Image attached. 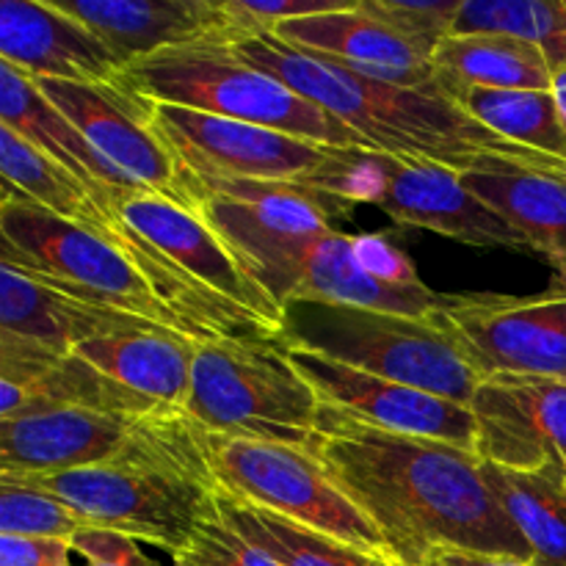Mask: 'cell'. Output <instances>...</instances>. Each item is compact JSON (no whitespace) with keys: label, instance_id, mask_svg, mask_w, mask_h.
<instances>
[{"label":"cell","instance_id":"cell-12","mask_svg":"<svg viewBox=\"0 0 566 566\" xmlns=\"http://www.w3.org/2000/svg\"><path fill=\"white\" fill-rule=\"evenodd\" d=\"M33 83L127 180L193 210L186 166L155 133L147 99L136 97L119 83H81L59 77H33Z\"/></svg>","mask_w":566,"mask_h":566},{"label":"cell","instance_id":"cell-13","mask_svg":"<svg viewBox=\"0 0 566 566\" xmlns=\"http://www.w3.org/2000/svg\"><path fill=\"white\" fill-rule=\"evenodd\" d=\"M153 127L186 171L210 180L296 182L329 160L335 147L304 142L271 127L221 119L177 105H155Z\"/></svg>","mask_w":566,"mask_h":566},{"label":"cell","instance_id":"cell-20","mask_svg":"<svg viewBox=\"0 0 566 566\" xmlns=\"http://www.w3.org/2000/svg\"><path fill=\"white\" fill-rule=\"evenodd\" d=\"M59 6L108 44L122 70L160 50L241 39L227 0H61Z\"/></svg>","mask_w":566,"mask_h":566},{"label":"cell","instance_id":"cell-25","mask_svg":"<svg viewBox=\"0 0 566 566\" xmlns=\"http://www.w3.org/2000/svg\"><path fill=\"white\" fill-rule=\"evenodd\" d=\"M197 346L180 332L142 329L88 340L75 354L155 407L182 412L191 392Z\"/></svg>","mask_w":566,"mask_h":566},{"label":"cell","instance_id":"cell-15","mask_svg":"<svg viewBox=\"0 0 566 566\" xmlns=\"http://www.w3.org/2000/svg\"><path fill=\"white\" fill-rule=\"evenodd\" d=\"M122 224L149 243L186 280L282 332V307L265 293L224 238L197 213L153 191H133L116 205Z\"/></svg>","mask_w":566,"mask_h":566},{"label":"cell","instance_id":"cell-30","mask_svg":"<svg viewBox=\"0 0 566 566\" xmlns=\"http://www.w3.org/2000/svg\"><path fill=\"white\" fill-rule=\"evenodd\" d=\"M484 464L492 495L531 547V566H566V486L534 473Z\"/></svg>","mask_w":566,"mask_h":566},{"label":"cell","instance_id":"cell-17","mask_svg":"<svg viewBox=\"0 0 566 566\" xmlns=\"http://www.w3.org/2000/svg\"><path fill=\"white\" fill-rule=\"evenodd\" d=\"M53 409H92L130 418L169 412L127 390L75 352H55L0 332V420Z\"/></svg>","mask_w":566,"mask_h":566},{"label":"cell","instance_id":"cell-4","mask_svg":"<svg viewBox=\"0 0 566 566\" xmlns=\"http://www.w3.org/2000/svg\"><path fill=\"white\" fill-rule=\"evenodd\" d=\"M59 497L92 528L119 531L169 556L216 514V475L205 459L127 457L55 475H3Z\"/></svg>","mask_w":566,"mask_h":566},{"label":"cell","instance_id":"cell-37","mask_svg":"<svg viewBox=\"0 0 566 566\" xmlns=\"http://www.w3.org/2000/svg\"><path fill=\"white\" fill-rule=\"evenodd\" d=\"M75 551L64 539H31L0 534V566H75Z\"/></svg>","mask_w":566,"mask_h":566},{"label":"cell","instance_id":"cell-34","mask_svg":"<svg viewBox=\"0 0 566 566\" xmlns=\"http://www.w3.org/2000/svg\"><path fill=\"white\" fill-rule=\"evenodd\" d=\"M171 562L175 566H280L260 547L243 539L232 525H227L219 509L213 517L205 520L191 545L171 556Z\"/></svg>","mask_w":566,"mask_h":566},{"label":"cell","instance_id":"cell-14","mask_svg":"<svg viewBox=\"0 0 566 566\" xmlns=\"http://www.w3.org/2000/svg\"><path fill=\"white\" fill-rule=\"evenodd\" d=\"M475 457L566 486V381L531 376L481 379L470 398Z\"/></svg>","mask_w":566,"mask_h":566},{"label":"cell","instance_id":"cell-5","mask_svg":"<svg viewBox=\"0 0 566 566\" xmlns=\"http://www.w3.org/2000/svg\"><path fill=\"white\" fill-rule=\"evenodd\" d=\"M318 409V392L293 368L280 337L197 346L182 412L205 434L249 437L307 451Z\"/></svg>","mask_w":566,"mask_h":566},{"label":"cell","instance_id":"cell-36","mask_svg":"<svg viewBox=\"0 0 566 566\" xmlns=\"http://www.w3.org/2000/svg\"><path fill=\"white\" fill-rule=\"evenodd\" d=\"M75 556L86 558L94 566H158L147 553L138 547L133 536L119 534V531L105 528H83L70 539Z\"/></svg>","mask_w":566,"mask_h":566},{"label":"cell","instance_id":"cell-32","mask_svg":"<svg viewBox=\"0 0 566 566\" xmlns=\"http://www.w3.org/2000/svg\"><path fill=\"white\" fill-rule=\"evenodd\" d=\"M83 528H88L83 517H77L59 497L0 475V534L3 536L70 542Z\"/></svg>","mask_w":566,"mask_h":566},{"label":"cell","instance_id":"cell-40","mask_svg":"<svg viewBox=\"0 0 566 566\" xmlns=\"http://www.w3.org/2000/svg\"><path fill=\"white\" fill-rule=\"evenodd\" d=\"M86 566H94V564H86Z\"/></svg>","mask_w":566,"mask_h":566},{"label":"cell","instance_id":"cell-21","mask_svg":"<svg viewBox=\"0 0 566 566\" xmlns=\"http://www.w3.org/2000/svg\"><path fill=\"white\" fill-rule=\"evenodd\" d=\"M0 61L28 77L116 83L122 64L108 44L55 0L0 3Z\"/></svg>","mask_w":566,"mask_h":566},{"label":"cell","instance_id":"cell-18","mask_svg":"<svg viewBox=\"0 0 566 566\" xmlns=\"http://www.w3.org/2000/svg\"><path fill=\"white\" fill-rule=\"evenodd\" d=\"M462 182L525 235L553 269V291H566V160L481 155Z\"/></svg>","mask_w":566,"mask_h":566},{"label":"cell","instance_id":"cell-35","mask_svg":"<svg viewBox=\"0 0 566 566\" xmlns=\"http://www.w3.org/2000/svg\"><path fill=\"white\" fill-rule=\"evenodd\" d=\"M354 254H357L359 265H363L376 282H381V285L409 293H418L429 287L420 280L412 260H409L407 254H403V249H398L396 243H392V238L385 235V232L354 235Z\"/></svg>","mask_w":566,"mask_h":566},{"label":"cell","instance_id":"cell-39","mask_svg":"<svg viewBox=\"0 0 566 566\" xmlns=\"http://www.w3.org/2000/svg\"><path fill=\"white\" fill-rule=\"evenodd\" d=\"M551 92H553V97H556L558 114H562L564 130H566V66H564V70H556V72H553Z\"/></svg>","mask_w":566,"mask_h":566},{"label":"cell","instance_id":"cell-24","mask_svg":"<svg viewBox=\"0 0 566 566\" xmlns=\"http://www.w3.org/2000/svg\"><path fill=\"white\" fill-rule=\"evenodd\" d=\"M0 125L81 177L114 208L127 193L144 191L86 142V136L39 92L33 77L3 61H0Z\"/></svg>","mask_w":566,"mask_h":566},{"label":"cell","instance_id":"cell-2","mask_svg":"<svg viewBox=\"0 0 566 566\" xmlns=\"http://www.w3.org/2000/svg\"><path fill=\"white\" fill-rule=\"evenodd\" d=\"M232 48L243 61L285 83L392 158L431 160L464 171L486 153L509 158L539 155L486 130L437 83L398 86L379 81L329 55L291 48L271 33L241 39Z\"/></svg>","mask_w":566,"mask_h":566},{"label":"cell","instance_id":"cell-10","mask_svg":"<svg viewBox=\"0 0 566 566\" xmlns=\"http://www.w3.org/2000/svg\"><path fill=\"white\" fill-rule=\"evenodd\" d=\"M127 457L205 459L202 431L186 412L130 418L53 409L0 420V475H55Z\"/></svg>","mask_w":566,"mask_h":566},{"label":"cell","instance_id":"cell-31","mask_svg":"<svg viewBox=\"0 0 566 566\" xmlns=\"http://www.w3.org/2000/svg\"><path fill=\"white\" fill-rule=\"evenodd\" d=\"M503 33L545 53L551 70L566 66V0H462L451 36Z\"/></svg>","mask_w":566,"mask_h":566},{"label":"cell","instance_id":"cell-38","mask_svg":"<svg viewBox=\"0 0 566 566\" xmlns=\"http://www.w3.org/2000/svg\"><path fill=\"white\" fill-rule=\"evenodd\" d=\"M423 566H531V564L509 562V558L475 556V553H462V551H437Z\"/></svg>","mask_w":566,"mask_h":566},{"label":"cell","instance_id":"cell-29","mask_svg":"<svg viewBox=\"0 0 566 566\" xmlns=\"http://www.w3.org/2000/svg\"><path fill=\"white\" fill-rule=\"evenodd\" d=\"M216 509L227 525H232L243 539L260 547L280 566H390L357 547L241 501L221 486L216 492Z\"/></svg>","mask_w":566,"mask_h":566},{"label":"cell","instance_id":"cell-1","mask_svg":"<svg viewBox=\"0 0 566 566\" xmlns=\"http://www.w3.org/2000/svg\"><path fill=\"white\" fill-rule=\"evenodd\" d=\"M307 453L385 536L398 566H423L437 551L531 564L473 451L392 434L321 403Z\"/></svg>","mask_w":566,"mask_h":566},{"label":"cell","instance_id":"cell-6","mask_svg":"<svg viewBox=\"0 0 566 566\" xmlns=\"http://www.w3.org/2000/svg\"><path fill=\"white\" fill-rule=\"evenodd\" d=\"M280 340L470 407L479 376L429 321L385 310L287 302Z\"/></svg>","mask_w":566,"mask_h":566},{"label":"cell","instance_id":"cell-8","mask_svg":"<svg viewBox=\"0 0 566 566\" xmlns=\"http://www.w3.org/2000/svg\"><path fill=\"white\" fill-rule=\"evenodd\" d=\"M0 235L3 263L88 304L180 332L144 271L116 238L59 219L6 191L0 199Z\"/></svg>","mask_w":566,"mask_h":566},{"label":"cell","instance_id":"cell-9","mask_svg":"<svg viewBox=\"0 0 566 566\" xmlns=\"http://www.w3.org/2000/svg\"><path fill=\"white\" fill-rule=\"evenodd\" d=\"M202 448L224 492L398 566L385 536L307 451L205 431Z\"/></svg>","mask_w":566,"mask_h":566},{"label":"cell","instance_id":"cell-3","mask_svg":"<svg viewBox=\"0 0 566 566\" xmlns=\"http://www.w3.org/2000/svg\"><path fill=\"white\" fill-rule=\"evenodd\" d=\"M116 83L155 105H177L221 119L271 127L321 147L374 149L359 133L243 61L235 48L224 42L160 50L127 64Z\"/></svg>","mask_w":566,"mask_h":566},{"label":"cell","instance_id":"cell-7","mask_svg":"<svg viewBox=\"0 0 566 566\" xmlns=\"http://www.w3.org/2000/svg\"><path fill=\"white\" fill-rule=\"evenodd\" d=\"M197 213L224 238L227 247L280 307L287 302H326L429 321V315L451 296L431 287L409 293L381 285L359 265L354 235L337 230L313 235L269 232L247 224L213 202H197Z\"/></svg>","mask_w":566,"mask_h":566},{"label":"cell","instance_id":"cell-28","mask_svg":"<svg viewBox=\"0 0 566 566\" xmlns=\"http://www.w3.org/2000/svg\"><path fill=\"white\" fill-rule=\"evenodd\" d=\"M437 86L464 114L514 147L566 160V130L551 88H475L453 83Z\"/></svg>","mask_w":566,"mask_h":566},{"label":"cell","instance_id":"cell-23","mask_svg":"<svg viewBox=\"0 0 566 566\" xmlns=\"http://www.w3.org/2000/svg\"><path fill=\"white\" fill-rule=\"evenodd\" d=\"M142 329H164V326L83 302L0 260V332L6 335L55 352H75L88 340Z\"/></svg>","mask_w":566,"mask_h":566},{"label":"cell","instance_id":"cell-26","mask_svg":"<svg viewBox=\"0 0 566 566\" xmlns=\"http://www.w3.org/2000/svg\"><path fill=\"white\" fill-rule=\"evenodd\" d=\"M0 171H3L6 193H14L59 219L88 227L105 238L114 235L119 224L114 205L105 202L81 177L39 153L3 125H0Z\"/></svg>","mask_w":566,"mask_h":566},{"label":"cell","instance_id":"cell-33","mask_svg":"<svg viewBox=\"0 0 566 566\" xmlns=\"http://www.w3.org/2000/svg\"><path fill=\"white\" fill-rule=\"evenodd\" d=\"M370 17L390 25L403 39L434 59L442 39L451 36L453 17L462 0H442V3H403V0H359Z\"/></svg>","mask_w":566,"mask_h":566},{"label":"cell","instance_id":"cell-22","mask_svg":"<svg viewBox=\"0 0 566 566\" xmlns=\"http://www.w3.org/2000/svg\"><path fill=\"white\" fill-rule=\"evenodd\" d=\"M271 36L296 50L329 55L363 75L398 83V86L434 83V59L392 31L390 25L370 17L359 6V0H354L346 9L280 22Z\"/></svg>","mask_w":566,"mask_h":566},{"label":"cell","instance_id":"cell-19","mask_svg":"<svg viewBox=\"0 0 566 566\" xmlns=\"http://www.w3.org/2000/svg\"><path fill=\"white\" fill-rule=\"evenodd\" d=\"M376 208L401 227L440 232L468 247L531 254L523 232L481 202L462 182V171L442 164L398 158Z\"/></svg>","mask_w":566,"mask_h":566},{"label":"cell","instance_id":"cell-16","mask_svg":"<svg viewBox=\"0 0 566 566\" xmlns=\"http://www.w3.org/2000/svg\"><path fill=\"white\" fill-rule=\"evenodd\" d=\"M287 348L293 368L318 392L321 403L343 409L376 429L392 434L426 437L475 453V420L470 407L401 381L381 379L365 370L326 359L321 354Z\"/></svg>","mask_w":566,"mask_h":566},{"label":"cell","instance_id":"cell-27","mask_svg":"<svg viewBox=\"0 0 566 566\" xmlns=\"http://www.w3.org/2000/svg\"><path fill=\"white\" fill-rule=\"evenodd\" d=\"M434 81L475 88H551L545 53L503 33L448 36L434 53Z\"/></svg>","mask_w":566,"mask_h":566},{"label":"cell","instance_id":"cell-11","mask_svg":"<svg viewBox=\"0 0 566 566\" xmlns=\"http://www.w3.org/2000/svg\"><path fill=\"white\" fill-rule=\"evenodd\" d=\"M429 324L479 379L531 376L566 381V291L536 296L451 293Z\"/></svg>","mask_w":566,"mask_h":566}]
</instances>
